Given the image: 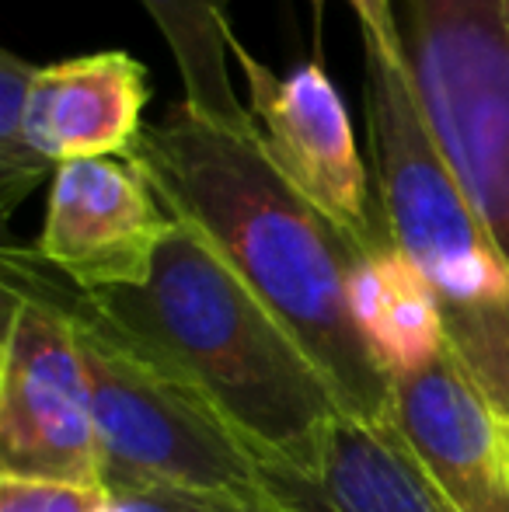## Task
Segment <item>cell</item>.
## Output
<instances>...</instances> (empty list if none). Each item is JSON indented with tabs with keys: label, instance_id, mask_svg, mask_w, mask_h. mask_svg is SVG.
Here are the masks:
<instances>
[{
	"label": "cell",
	"instance_id": "6da1fadb",
	"mask_svg": "<svg viewBox=\"0 0 509 512\" xmlns=\"http://www.w3.org/2000/svg\"><path fill=\"white\" fill-rule=\"evenodd\" d=\"M126 161L297 338L349 422H391V380L349 310V272L360 251L272 168L262 136L213 129L178 102L143 126Z\"/></svg>",
	"mask_w": 509,
	"mask_h": 512
},
{
	"label": "cell",
	"instance_id": "7a4b0ae2",
	"mask_svg": "<svg viewBox=\"0 0 509 512\" xmlns=\"http://www.w3.org/2000/svg\"><path fill=\"white\" fill-rule=\"evenodd\" d=\"M88 297L182 377L265 467L314 474L328 432L346 418L339 398L199 230L178 220L147 283Z\"/></svg>",
	"mask_w": 509,
	"mask_h": 512
},
{
	"label": "cell",
	"instance_id": "3957f363",
	"mask_svg": "<svg viewBox=\"0 0 509 512\" xmlns=\"http://www.w3.org/2000/svg\"><path fill=\"white\" fill-rule=\"evenodd\" d=\"M367 133L391 237L433 290L450 356L509 415V258L436 150L405 70L363 46Z\"/></svg>",
	"mask_w": 509,
	"mask_h": 512
},
{
	"label": "cell",
	"instance_id": "277c9868",
	"mask_svg": "<svg viewBox=\"0 0 509 512\" xmlns=\"http://www.w3.org/2000/svg\"><path fill=\"white\" fill-rule=\"evenodd\" d=\"M60 276V272H56ZM95 391L102 488H157L224 512H311L182 377L60 276Z\"/></svg>",
	"mask_w": 509,
	"mask_h": 512
},
{
	"label": "cell",
	"instance_id": "5b68a950",
	"mask_svg": "<svg viewBox=\"0 0 509 512\" xmlns=\"http://www.w3.org/2000/svg\"><path fill=\"white\" fill-rule=\"evenodd\" d=\"M391 7L422 122L509 258L506 0H391Z\"/></svg>",
	"mask_w": 509,
	"mask_h": 512
},
{
	"label": "cell",
	"instance_id": "8992f818",
	"mask_svg": "<svg viewBox=\"0 0 509 512\" xmlns=\"http://www.w3.org/2000/svg\"><path fill=\"white\" fill-rule=\"evenodd\" d=\"M0 297V474L102 485L95 391L60 276L7 244Z\"/></svg>",
	"mask_w": 509,
	"mask_h": 512
},
{
	"label": "cell",
	"instance_id": "52a82bcc",
	"mask_svg": "<svg viewBox=\"0 0 509 512\" xmlns=\"http://www.w3.org/2000/svg\"><path fill=\"white\" fill-rule=\"evenodd\" d=\"M231 56L252 95V115L262 129V150L272 168L300 192L360 255L391 237L381 199L370 196L367 168L356 147L346 102L318 63L279 77L255 60L241 39Z\"/></svg>",
	"mask_w": 509,
	"mask_h": 512
},
{
	"label": "cell",
	"instance_id": "ba28073f",
	"mask_svg": "<svg viewBox=\"0 0 509 512\" xmlns=\"http://www.w3.org/2000/svg\"><path fill=\"white\" fill-rule=\"evenodd\" d=\"M178 227L143 171L126 157H88L56 168L35 255L84 293L143 286Z\"/></svg>",
	"mask_w": 509,
	"mask_h": 512
},
{
	"label": "cell",
	"instance_id": "9c48e42d",
	"mask_svg": "<svg viewBox=\"0 0 509 512\" xmlns=\"http://www.w3.org/2000/svg\"><path fill=\"white\" fill-rule=\"evenodd\" d=\"M391 425L429 485L457 512H509V415L443 356L394 380Z\"/></svg>",
	"mask_w": 509,
	"mask_h": 512
},
{
	"label": "cell",
	"instance_id": "30bf717a",
	"mask_svg": "<svg viewBox=\"0 0 509 512\" xmlns=\"http://www.w3.org/2000/svg\"><path fill=\"white\" fill-rule=\"evenodd\" d=\"M150 102L147 67L123 49L39 67L25 105V136L53 168L88 157H129Z\"/></svg>",
	"mask_w": 509,
	"mask_h": 512
},
{
	"label": "cell",
	"instance_id": "8fae6325",
	"mask_svg": "<svg viewBox=\"0 0 509 512\" xmlns=\"http://www.w3.org/2000/svg\"><path fill=\"white\" fill-rule=\"evenodd\" d=\"M279 474L311 512H457L429 485L391 422L342 418L314 474Z\"/></svg>",
	"mask_w": 509,
	"mask_h": 512
},
{
	"label": "cell",
	"instance_id": "7c38bea8",
	"mask_svg": "<svg viewBox=\"0 0 509 512\" xmlns=\"http://www.w3.org/2000/svg\"><path fill=\"white\" fill-rule=\"evenodd\" d=\"M349 310L391 387L394 380L429 370L450 352L440 304L394 237L356 258L349 272Z\"/></svg>",
	"mask_w": 509,
	"mask_h": 512
},
{
	"label": "cell",
	"instance_id": "4fadbf2b",
	"mask_svg": "<svg viewBox=\"0 0 509 512\" xmlns=\"http://www.w3.org/2000/svg\"><path fill=\"white\" fill-rule=\"evenodd\" d=\"M157 21L178 74L185 84V105L231 136H262L252 108L234 91L227 56H231V18L227 0H140Z\"/></svg>",
	"mask_w": 509,
	"mask_h": 512
},
{
	"label": "cell",
	"instance_id": "5bb4252c",
	"mask_svg": "<svg viewBox=\"0 0 509 512\" xmlns=\"http://www.w3.org/2000/svg\"><path fill=\"white\" fill-rule=\"evenodd\" d=\"M39 67L11 49L0 53V216L11 220V213L39 189L42 182H53L56 168L42 161L25 136V105Z\"/></svg>",
	"mask_w": 509,
	"mask_h": 512
},
{
	"label": "cell",
	"instance_id": "9a60e30c",
	"mask_svg": "<svg viewBox=\"0 0 509 512\" xmlns=\"http://www.w3.org/2000/svg\"><path fill=\"white\" fill-rule=\"evenodd\" d=\"M105 502L102 485L0 474V512H102Z\"/></svg>",
	"mask_w": 509,
	"mask_h": 512
},
{
	"label": "cell",
	"instance_id": "2e32d148",
	"mask_svg": "<svg viewBox=\"0 0 509 512\" xmlns=\"http://www.w3.org/2000/svg\"><path fill=\"white\" fill-rule=\"evenodd\" d=\"M314 7L321 11V0H314ZM349 7L356 11L363 25V46L377 49L387 63H394L398 70H405L401 63V42H398V25H394V7L391 0H349Z\"/></svg>",
	"mask_w": 509,
	"mask_h": 512
},
{
	"label": "cell",
	"instance_id": "e0dca14e",
	"mask_svg": "<svg viewBox=\"0 0 509 512\" xmlns=\"http://www.w3.org/2000/svg\"><path fill=\"white\" fill-rule=\"evenodd\" d=\"M109 502L102 512H224L189 495L157 492V488H105Z\"/></svg>",
	"mask_w": 509,
	"mask_h": 512
},
{
	"label": "cell",
	"instance_id": "ac0fdd59",
	"mask_svg": "<svg viewBox=\"0 0 509 512\" xmlns=\"http://www.w3.org/2000/svg\"><path fill=\"white\" fill-rule=\"evenodd\" d=\"M506 21H509V0H506Z\"/></svg>",
	"mask_w": 509,
	"mask_h": 512
}]
</instances>
